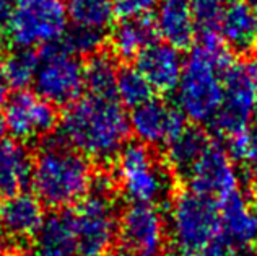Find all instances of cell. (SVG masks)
<instances>
[{"label":"cell","instance_id":"1","mask_svg":"<svg viewBox=\"0 0 257 256\" xmlns=\"http://www.w3.org/2000/svg\"><path fill=\"white\" fill-rule=\"evenodd\" d=\"M128 118L116 97L88 93L65 110L59 124V139L85 157L106 161L127 144Z\"/></svg>","mask_w":257,"mask_h":256},{"label":"cell","instance_id":"2","mask_svg":"<svg viewBox=\"0 0 257 256\" xmlns=\"http://www.w3.org/2000/svg\"><path fill=\"white\" fill-rule=\"evenodd\" d=\"M233 62L231 51L216 31H202L184 60L176 85V103L186 118L210 124L223 102V75Z\"/></svg>","mask_w":257,"mask_h":256},{"label":"cell","instance_id":"3","mask_svg":"<svg viewBox=\"0 0 257 256\" xmlns=\"http://www.w3.org/2000/svg\"><path fill=\"white\" fill-rule=\"evenodd\" d=\"M91 161L59 137L44 144L33 158L31 185L46 206L62 209L77 204L91 190Z\"/></svg>","mask_w":257,"mask_h":256},{"label":"cell","instance_id":"4","mask_svg":"<svg viewBox=\"0 0 257 256\" xmlns=\"http://www.w3.org/2000/svg\"><path fill=\"white\" fill-rule=\"evenodd\" d=\"M223 235L218 201L182 190L174 194L168 217V237L179 256H207Z\"/></svg>","mask_w":257,"mask_h":256},{"label":"cell","instance_id":"5","mask_svg":"<svg viewBox=\"0 0 257 256\" xmlns=\"http://www.w3.org/2000/svg\"><path fill=\"white\" fill-rule=\"evenodd\" d=\"M117 157L116 181L131 203L158 204L171 193V173L160 163L150 147L142 142L125 144Z\"/></svg>","mask_w":257,"mask_h":256},{"label":"cell","instance_id":"6","mask_svg":"<svg viewBox=\"0 0 257 256\" xmlns=\"http://www.w3.org/2000/svg\"><path fill=\"white\" fill-rule=\"evenodd\" d=\"M62 0H13V10L2 35L13 48H36L59 41L67 31Z\"/></svg>","mask_w":257,"mask_h":256},{"label":"cell","instance_id":"7","mask_svg":"<svg viewBox=\"0 0 257 256\" xmlns=\"http://www.w3.org/2000/svg\"><path fill=\"white\" fill-rule=\"evenodd\" d=\"M33 83L38 95L49 103L70 105L80 98L85 89V65L59 39L43 46Z\"/></svg>","mask_w":257,"mask_h":256},{"label":"cell","instance_id":"8","mask_svg":"<svg viewBox=\"0 0 257 256\" xmlns=\"http://www.w3.org/2000/svg\"><path fill=\"white\" fill-rule=\"evenodd\" d=\"M257 97V59L233 60L223 75V102L210 121L223 137L246 129L254 116Z\"/></svg>","mask_w":257,"mask_h":256},{"label":"cell","instance_id":"9","mask_svg":"<svg viewBox=\"0 0 257 256\" xmlns=\"http://www.w3.org/2000/svg\"><path fill=\"white\" fill-rule=\"evenodd\" d=\"M78 256H109L117 240L119 217L109 196L93 193L72 209Z\"/></svg>","mask_w":257,"mask_h":256},{"label":"cell","instance_id":"10","mask_svg":"<svg viewBox=\"0 0 257 256\" xmlns=\"http://www.w3.org/2000/svg\"><path fill=\"white\" fill-rule=\"evenodd\" d=\"M117 238L134 256H160L166 246V220L153 204L131 203L119 215Z\"/></svg>","mask_w":257,"mask_h":256},{"label":"cell","instance_id":"11","mask_svg":"<svg viewBox=\"0 0 257 256\" xmlns=\"http://www.w3.org/2000/svg\"><path fill=\"white\" fill-rule=\"evenodd\" d=\"M186 177L189 190L205 194L216 201L239 190V177L231 155L215 140L207 144Z\"/></svg>","mask_w":257,"mask_h":256},{"label":"cell","instance_id":"12","mask_svg":"<svg viewBox=\"0 0 257 256\" xmlns=\"http://www.w3.org/2000/svg\"><path fill=\"white\" fill-rule=\"evenodd\" d=\"M4 116L9 132L22 142L44 137L57 126L54 105L26 90H20L7 98Z\"/></svg>","mask_w":257,"mask_h":256},{"label":"cell","instance_id":"13","mask_svg":"<svg viewBox=\"0 0 257 256\" xmlns=\"http://www.w3.org/2000/svg\"><path fill=\"white\" fill-rule=\"evenodd\" d=\"M128 126L135 139L148 147L168 145L187 127L186 116L178 106L155 98L132 108Z\"/></svg>","mask_w":257,"mask_h":256},{"label":"cell","instance_id":"14","mask_svg":"<svg viewBox=\"0 0 257 256\" xmlns=\"http://www.w3.org/2000/svg\"><path fill=\"white\" fill-rule=\"evenodd\" d=\"M44 220L43 203L36 196L18 193L0 201V246L28 241Z\"/></svg>","mask_w":257,"mask_h":256},{"label":"cell","instance_id":"15","mask_svg":"<svg viewBox=\"0 0 257 256\" xmlns=\"http://www.w3.org/2000/svg\"><path fill=\"white\" fill-rule=\"evenodd\" d=\"M221 232L236 253L247 251L257 243V207L241 190L218 199Z\"/></svg>","mask_w":257,"mask_h":256},{"label":"cell","instance_id":"16","mask_svg":"<svg viewBox=\"0 0 257 256\" xmlns=\"http://www.w3.org/2000/svg\"><path fill=\"white\" fill-rule=\"evenodd\" d=\"M137 69L153 90L160 93H171L179 82L182 60L179 49L168 43H150L137 57Z\"/></svg>","mask_w":257,"mask_h":256},{"label":"cell","instance_id":"17","mask_svg":"<svg viewBox=\"0 0 257 256\" xmlns=\"http://www.w3.org/2000/svg\"><path fill=\"white\" fill-rule=\"evenodd\" d=\"M216 30L229 49L252 52L257 49V7L246 0H231L223 9Z\"/></svg>","mask_w":257,"mask_h":256},{"label":"cell","instance_id":"18","mask_svg":"<svg viewBox=\"0 0 257 256\" xmlns=\"http://www.w3.org/2000/svg\"><path fill=\"white\" fill-rule=\"evenodd\" d=\"M153 25L157 35L178 49L189 48L197 35V22L189 0H158Z\"/></svg>","mask_w":257,"mask_h":256},{"label":"cell","instance_id":"19","mask_svg":"<svg viewBox=\"0 0 257 256\" xmlns=\"http://www.w3.org/2000/svg\"><path fill=\"white\" fill-rule=\"evenodd\" d=\"M33 240L36 256H78V240L72 211L54 212L44 217Z\"/></svg>","mask_w":257,"mask_h":256},{"label":"cell","instance_id":"20","mask_svg":"<svg viewBox=\"0 0 257 256\" xmlns=\"http://www.w3.org/2000/svg\"><path fill=\"white\" fill-rule=\"evenodd\" d=\"M33 157L22 140H0V198L23 193L31 183Z\"/></svg>","mask_w":257,"mask_h":256},{"label":"cell","instance_id":"21","mask_svg":"<svg viewBox=\"0 0 257 256\" xmlns=\"http://www.w3.org/2000/svg\"><path fill=\"white\" fill-rule=\"evenodd\" d=\"M157 30L148 18L120 20L111 33L109 44L112 54L119 59H135L150 43L155 41Z\"/></svg>","mask_w":257,"mask_h":256},{"label":"cell","instance_id":"22","mask_svg":"<svg viewBox=\"0 0 257 256\" xmlns=\"http://www.w3.org/2000/svg\"><path fill=\"white\" fill-rule=\"evenodd\" d=\"M208 142H210V139L200 129H197V127H186L166 145L168 165L176 173H181L186 177Z\"/></svg>","mask_w":257,"mask_h":256},{"label":"cell","instance_id":"23","mask_svg":"<svg viewBox=\"0 0 257 256\" xmlns=\"http://www.w3.org/2000/svg\"><path fill=\"white\" fill-rule=\"evenodd\" d=\"M67 17L75 26L106 31L109 28L116 12L114 0H67Z\"/></svg>","mask_w":257,"mask_h":256},{"label":"cell","instance_id":"24","mask_svg":"<svg viewBox=\"0 0 257 256\" xmlns=\"http://www.w3.org/2000/svg\"><path fill=\"white\" fill-rule=\"evenodd\" d=\"M117 72L119 69L111 56L104 52H94L85 65V87L91 95L116 97Z\"/></svg>","mask_w":257,"mask_h":256},{"label":"cell","instance_id":"25","mask_svg":"<svg viewBox=\"0 0 257 256\" xmlns=\"http://www.w3.org/2000/svg\"><path fill=\"white\" fill-rule=\"evenodd\" d=\"M39 56L30 48H13L4 59V70L12 87L25 89L33 83L38 70Z\"/></svg>","mask_w":257,"mask_h":256},{"label":"cell","instance_id":"26","mask_svg":"<svg viewBox=\"0 0 257 256\" xmlns=\"http://www.w3.org/2000/svg\"><path fill=\"white\" fill-rule=\"evenodd\" d=\"M153 95L152 85L148 80L142 75L140 70L135 67H124L117 72V82H116V97L125 106L135 108L142 103L148 102Z\"/></svg>","mask_w":257,"mask_h":256},{"label":"cell","instance_id":"27","mask_svg":"<svg viewBox=\"0 0 257 256\" xmlns=\"http://www.w3.org/2000/svg\"><path fill=\"white\" fill-rule=\"evenodd\" d=\"M228 153L233 161H239L257 188V126L246 127L228 137Z\"/></svg>","mask_w":257,"mask_h":256},{"label":"cell","instance_id":"28","mask_svg":"<svg viewBox=\"0 0 257 256\" xmlns=\"http://www.w3.org/2000/svg\"><path fill=\"white\" fill-rule=\"evenodd\" d=\"M60 41L67 49L72 51L77 56L82 54H94L98 52L101 44L104 41V33L91 28H82V26H72V30H67Z\"/></svg>","mask_w":257,"mask_h":256},{"label":"cell","instance_id":"29","mask_svg":"<svg viewBox=\"0 0 257 256\" xmlns=\"http://www.w3.org/2000/svg\"><path fill=\"white\" fill-rule=\"evenodd\" d=\"M189 2L197 26H200L202 31H216V23L221 12L231 0H189Z\"/></svg>","mask_w":257,"mask_h":256},{"label":"cell","instance_id":"30","mask_svg":"<svg viewBox=\"0 0 257 256\" xmlns=\"http://www.w3.org/2000/svg\"><path fill=\"white\" fill-rule=\"evenodd\" d=\"M157 5L158 0H114V12L120 20L148 18Z\"/></svg>","mask_w":257,"mask_h":256},{"label":"cell","instance_id":"31","mask_svg":"<svg viewBox=\"0 0 257 256\" xmlns=\"http://www.w3.org/2000/svg\"><path fill=\"white\" fill-rule=\"evenodd\" d=\"M13 10V0H0V33L5 30Z\"/></svg>","mask_w":257,"mask_h":256},{"label":"cell","instance_id":"32","mask_svg":"<svg viewBox=\"0 0 257 256\" xmlns=\"http://www.w3.org/2000/svg\"><path fill=\"white\" fill-rule=\"evenodd\" d=\"M10 82L9 78H7V73L4 70V65L0 62V105L7 102V98H9V90H10Z\"/></svg>","mask_w":257,"mask_h":256},{"label":"cell","instance_id":"33","mask_svg":"<svg viewBox=\"0 0 257 256\" xmlns=\"http://www.w3.org/2000/svg\"><path fill=\"white\" fill-rule=\"evenodd\" d=\"M7 132H9V126H7V121H5L4 113L0 111V140L5 139V134Z\"/></svg>","mask_w":257,"mask_h":256},{"label":"cell","instance_id":"34","mask_svg":"<svg viewBox=\"0 0 257 256\" xmlns=\"http://www.w3.org/2000/svg\"><path fill=\"white\" fill-rule=\"evenodd\" d=\"M254 116L257 119V97H255V105H254Z\"/></svg>","mask_w":257,"mask_h":256},{"label":"cell","instance_id":"35","mask_svg":"<svg viewBox=\"0 0 257 256\" xmlns=\"http://www.w3.org/2000/svg\"><path fill=\"white\" fill-rule=\"evenodd\" d=\"M246 2H249V4H251V5L257 7V0H246Z\"/></svg>","mask_w":257,"mask_h":256},{"label":"cell","instance_id":"36","mask_svg":"<svg viewBox=\"0 0 257 256\" xmlns=\"http://www.w3.org/2000/svg\"><path fill=\"white\" fill-rule=\"evenodd\" d=\"M114 256H134V254H131V253H122V254H114Z\"/></svg>","mask_w":257,"mask_h":256}]
</instances>
